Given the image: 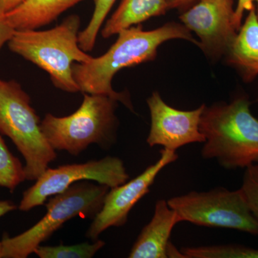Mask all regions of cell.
Returning a JSON list of instances; mask_svg holds the SVG:
<instances>
[{"instance_id":"1","label":"cell","mask_w":258,"mask_h":258,"mask_svg":"<svg viewBox=\"0 0 258 258\" xmlns=\"http://www.w3.org/2000/svg\"><path fill=\"white\" fill-rule=\"evenodd\" d=\"M117 35L116 41L106 53L88 62L74 63L73 76L81 92L111 97L132 111L134 106L128 93L116 92L112 87L115 75L125 68L154 60L159 47L173 39L188 40L198 46L199 44L183 24L174 22L153 30H144L139 24Z\"/></svg>"},{"instance_id":"2","label":"cell","mask_w":258,"mask_h":258,"mask_svg":"<svg viewBox=\"0 0 258 258\" xmlns=\"http://www.w3.org/2000/svg\"><path fill=\"white\" fill-rule=\"evenodd\" d=\"M247 97L230 103L205 105L200 119L205 137L202 157L215 159L226 169H246L258 164V119Z\"/></svg>"},{"instance_id":"3","label":"cell","mask_w":258,"mask_h":258,"mask_svg":"<svg viewBox=\"0 0 258 258\" xmlns=\"http://www.w3.org/2000/svg\"><path fill=\"white\" fill-rule=\"evenodd\" d=\"M80 27L81 18L72 15L50 30H15L8 47L47 72L56 88L68 93L79 92L73 66L93 57L80 47Z\"/></svg>"},{"instance_id":"4","label":"cell","mask_w":258,"mask_h":258,"mask_svg":"<svg viewBox=\"0 0 258 258\" xmlns=\"http://www.w3.org/2000/svg\"><path fill=\"white\" fill-rule=\"evenodd\" d=\"M118 101L105 95L83 93L82 104L67 116L47 113L41 120L42 134L55 150L77 156L91 144L111 149L117 140Z\"/></svg>"},{"instance_id":"5","label":"cell","mask_w":258,"mask_h":258,"mask_svg":"<svg viewBox=\"0 0 258 258\" xmlns=\"http://www.w3.org/2000/svg\"><path fill=\"white\" fill-rule=\"evenodd\" d=\"M110 188L88 181L74 183L62 192L51 197L45 204L47 212L41 220L28 230L2 239L3 258H26L34 253L42 242L76 217L93 219L103 207Z\"/></svg>"},{"instance_id":"6","label":"cell","mask_w":258,"mask_h":258,"mask_svg":"<svg viewBox=\"0 0 258 258\" xmlns=\"http://www.w3.org/2000/svg\"><path fill=\"white\" fill-rule=\"evenodd\" d=\"M41 120L28 93L14 81L0 79V133L9 137L25 159L26 180L35 181L57 158L42 134Z\"/></svg>"},{"instance_id":"7","label":"cell","mask_w":258,"mask_h":258,"mask_svg":"<svg viewBox=\"0 0 258 258\" xmlns=\"http://www.w3.org/2000/svg\"><path fill=\"white\" fill-rule=\"evenodd\" d=\"M181 222L202 227L232 229L258 235L254 218L240 189L216 187L208 191H190L167 200Z\"/></svg>"},{"instance_id":"8","label":"cell","mask_w":258,"mask_h":258,"mask_svg":"<svg viewBox=\"0 0 258 258\" xmlns=\"http://www.w3.org/2000/svg\"><path fill=\"white\" fill-rule=\"evenodd\" d=\"M129 179L123 161L118 157H107L82 164H66L49 169L35 180L23 193L19 210L27 212L44 205L47 199L62 192L74 183L95 181L109 188L123 184Z\"/></svg>"},{"instance_id":"9","label":"cell","mask_w":258,"mask_h":258,"mask_svg":"<svg viewBox=\"0 0 258 258\" xmlns=\"http://www.w3.org/2000/svg\"><path fill=\"white\" fill-rule=\"evenodd\" d=\"M160 154L157 162L148 166L137 177L119 186L110 188L101 210L93 219L86 232L87 238L94 242L108 228L123 227L126 224L129 212L141 199L149 193L158 174L178 159L176 152L166 149H161Z\"/></svg>"},{"instance_id":"10","label":"cell","mask_w":258,"mask_h":258,"mask_svg":"<svg viewBox=\"0 0 258 258\" xmlns=\"http://www.w3.org/2000/svg\"><path fill=\"white\" fill-rule=\"evenodd\" d=\"M179 18L199 38L198 47L213 59L227 55L237 30L234 23V0H197Z\"/></svg>"},{"instance_id":"11","label":"cell","mask_w":258,"mask_h":258,"mask_svg":"<svg viewBox=\"0 0 258 258\" xmlns=\"http://www.w3.org/2000/svg\"><path fill=\"white\" fill-rule=\"evenodd\" d=\"M147 102L151 115V128L147 139L149 147L160 146L176 152L187 144L205 142L200 128L205 104L191 111L176 109L166 103L157 91Z\"/></svg>"},{"instance_id":"12","label":"cell","mask_w":258,"mask_h":258,"mask_svg":"<svg viewBox=\"0 0 258 258\" xmlns=\"http://www.w3.org/2000/svg\"><path fill=\"white\" fill-rule=\"evenodd\" d=\"M179 222V215L169 206L167 200H158L152 220L141 231L128 257H169V239L174 226Z\"/></svg>"},{"instance_id":"13","label":"cell","mask_w":258,"mask_h":258,"mask_svg":"<svg viewBox=\"0 0 258 258\" xmlns=\"http://www.w3.org/2000/svg\"><path fill=\"white\" fill-rule=\"evenodd\" d=\"M227 63L240 73L245 82L258 76V18L255 6L242 23L227 52Z\"/></svg>"},{"instance_id":"14","label":"cell","mask_w":258,"mask_h":258,"mask_svg":"<svg viewBox=\"0 0 258 258\" xmlns=\"http://www.w3.org/2000/svg\"><path fill=\"white\" fill-rule=\"evenodd\" d=\"M83 0H25L4 15L15 30H35L45 26Z\"/></svg>"},{"instance_id":"15","label":"cell","mask_w":258,"mask_h":258,"mask_svg":"<svg viewBox=\"0 0 258 258\" xmlns=\"http://www.w3.org/2000/svg\"><path fill=\"white\" fill-rule=\"evenodd\" d=\"M166 11V0H121L114 13L104 24L101 35L108 38L123 29L165 14Z\"/></svg>"},{"instance_id":"16","label":"cell","mask_w":258,"mask_h":258,"mask_svg":"<svg viewBox=\"0 0 258 258\" xmlns=\"http://www.w3.org/2000/svg\"><path fill=\"white\" fill-rule=\"evenodd\" d=\"M180 252L183 258H258V249L239 244L185 247Z\"/></svg>"},{"instance_id":"17","label":"cell","mask_w":258,"mask_h":258,"mask_svg":"<svg viewBox=\"0 0 258 258\" xmlns=\"http://www.w3.org/2000/svg\"><path fill=\"white\" fill-rule=\"evenodd\" d=\"M105 242L97 240L93 243L83 242L73 245H39L34 253L40 258H92L104 247Z\"/></svg>"},{"instance_id":"18","label":"cell","mask_w":258,"mask_h":258,"mask_svg":"<svg viewBox=\"0 0 258 258\" xmlns=\"http://www.w3.org/2000/svg\"><path fill=\"white\" fill-rule=\"evenodd\" d=\"M25 180V167L10 152L0 133V186L13 191Z\"/></svg>"},{"instance_id":"19","label":"cell","mask_w":258,"mask_h":258,"mask_svg":"<svg viewBox=\"0 0 258 258\" xmlns=\"http://www.w3.org/2000/svg\"><path fill=\"white\" fill-rule=\"evenodd\" d=\"M115 2V0H95L92 17L87 27L79 33V45L85 52H90L94 48L98 32Z\"/></svg>"},{"instance_id":"20","label":"cell","mask_w":258,"mask_h":258,"mask_svg":"<svg viewBox=\"0 0 258 258\" xmlns=\"http://www.w3.org/2000/svg\"><path fill=\"white\" fill-rule=\"evenodd\" d=\"M240 189L251 213L258 222V164L246 168Z\"/></svg>"},{"instance_id":"21","label":"cell","mask_w":258,"mask_h":258,"mask_svg":"<svg viewBox=\"0 0 258 258\" xmlns=\"http://www.w3.org/2000/svg\"><path fill=\"white\" fill-rule=\"evenodd\" d=\"M253 6H255L256 13L258 18V0H237L235 15H234V23L237 30H239L242 25L244 12L249 11Z\"/></svg>"},{"instance_id":"22","label":"cell","mask_w":258,"mask_h":258,"mask_svg":"<svg viewBox=\"0 0 258 258\" xmlns=\"http://www.w3.org/2000/svg\"><path fill=\"white\" fill-rule=\"evenodd\" d=\"M15 30L4 18V15H0V50L5 43L11 40Z\"/></svg>"},{"instance_id":"23","label":"cell","mask_w":258,"mask_h":258,"mask_svg":"<svg viewBox=\"0 0 258 258\" xmlns=\"http://www.w3.org/2000/svg\"><path fill=\"white\" fill-rule=\"evenodd\" d=\"M25 0H0V15H4L20 6Z\"/></svg>"},{"instance_id":"24","label":"cell","mask_w":258,"mask_h":258,"mask_svg":"<svg viewBox=\"0 0 258 258\" xmlns=\"http://www.w3.org/2000/svg\"><path fill=\"white\" fill-rule=\"evenodd\" d=\"M197 0H166L167 10L171 9H184L192 4Z\"/></svg>"},{"instance_id":"25","label":"cell","mask_w":258,"mask_h":258,"mask_svg":"<svg viewBox=\"0 0 258 258\" xmlns=\"http://www.w3.org/2000/svg\"><path fill=\"white\" fill-rule=\"evenodd\" d=\"M18 207L13 202L8 200H0V217L5 216L7 214L14 211Z\"/></svg>"},{"instance_id":"26","label":"cell","mask_w":258,"mask_h":258,"mask_svg":"<svg viewBox=\"0 0 258 258\" xmlns=\"http://www.w3.org/2000/svg\"><path fill=\"white\" fill-rule=\"evenodd\" d=\"M0 258H3V252H2V242L0 240Z\"/></svg>"}]
</instances>
